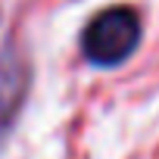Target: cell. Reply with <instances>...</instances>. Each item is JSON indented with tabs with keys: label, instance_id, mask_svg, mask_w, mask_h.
<instances>
[{
	"label": "cell",
	"instance_id": "cell-1",
	"mask_svg": "<svg viewBox=\"0 0 159 159\" xmlns=\"http://www.w3.org/2000/svg\"><path fill=\"white\" fill-rule=\"evenodd\" d=\"M137 41H140L137 13L131 7H112L88 22L81 34V50L97 66H116L134 53Z\"/></svg>",
	"mask_w": 159,
	"mask_h": 159
},
{
	"label": "cell",
	"instance_id": "cell-2",
	"mask_svg": "<svg viewBox=\"0 0 159 159\" xmlns=\"http://www.w3.org/2000/svg\"><path fill=\"white\" fill-rule=\"evenodd\" d=\"M25 91H28V62L19 53L3 50L0 53V134L13 125L25 100Z\"/></svg>",
	"mask_w": 159,
	"mask_h": 159
}]
</instances>
